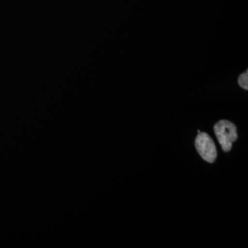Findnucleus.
I'll return each mask as SVG.
<instances>
[{
	"mask_svg": "<svg viewBox=\"0 0 248 248\" xmlns=\"http://www.w3.org/2000/svg\"><path fill=\"white\" fill-rule=\"evenodd\" d=\"M214 133L224 152L231 151L232 143L238 137L235 125L226 120H222L214 125Z\"/></svg>",
	"mask_w": 248,
	"mask_h": 248,
	"instance_id": "1",
	"label": "nucleus"
},
{
	"mask_svg": "<svg viewBox=\"0 0 248 248\" xmlns=\"http://www.w3.org/2000/svg\"><path fill=\"white\" fill-rule=\"evenodd\" d=\"M196 149L205 161L213 163L217 158V150L212 137L206 133H200L195 139Z\"/></svg>",
	"mask_w": 248,
	"mask_h": 248,
	"instance_id": "2",
	"label": "nucleus"
},
{
	"mask_svg": "<svg viewBox=\"0 0 248 248\" xmlns=\"http://www.w3.org/2000/svg\"><path fill=\"white\" fill-rule=\"evenodd\" d=\"M238 84L242 89H248V72L246 71L242 74L238 78Z\"/></svg>",
	"mask_w": 248,
	"mask_h": 248,
	"instance_id": "3",
	"label": "nucleus"
}]
</instances>
